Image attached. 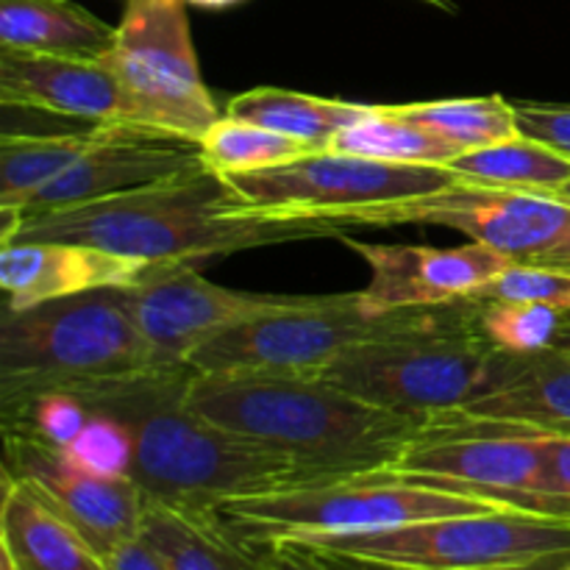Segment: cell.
Segmentation results:
<instances>
[{
	"label": "cell",
	"instance_id": "cell-18",
	"mask_svg": "<svg viewBox=\"0 0 570 570\" xmlns=\"http://www.w3.org/2000/svg\"><path fill=\"white\" fill-rule=\"evenodd\" d=\"M148 262L76 243H3L0 289L6 312H22L48 301L92 293L104 287H131L148 271Z\"/></svg>",
	"mask_w": 570,
	"mask_h": 570
},
{
	"label": "cell",
	"instance_id": "cell-8",
	"mask_svg": "<svg viewBox=\"0 0 570 570\" xmlns=\"http://www.w3.org/2000/svg\"><path fill=\"white\" fill-rule=\"evenodd\" d=\"M415 309L367 315L360 293L298 295V301L250 317L206 340L187 365L195 373H276L321 376L337 356L406 326Z\"/></svg>",
	"mask_w": 570,
	"mask_h": 570
},
{
	"label": "cell",
	"instance_id": "cell-10",
	"mask_svg": "<svg viewBox=\"0 0 570 570\" xmlns=\"http://www.w3.org/2000/svg\"><path fill=\"white\" fill-rule=\"evenodd\" d=\"M245 209L328 217L348 232L367 209L426 198L456 181L449 167L395 165L340 150H312L284 165L223 176Z\"/></svg>",
	"mask_w": 570,
	"mask_h": 570
},
{
	"label": "cell",
	"instance_id": "cell-23",
	"mask_svg": "<svg viewBox=\"0 0 570 570\" xmlns=\"http://www.w3.org/2000/svg\"><path fill=\"white\" fill-rule=\"evenodd\" d=\"M371 109L373 106L365 104L317 98V95L289 92V89L278 87H259L234 95L226 106V115L256 122V126H265L271 131L287 134V137L304 139V142L315 145L317 150H326L334 134L371 115Z\"/></svg>",
	"mask_w": 570,
	"mask_h": 570
},
{
	"label": "cell",
	"instance_id": "cell-2",
	"mask_svg": "<svg viewBox=\"0 0 570 570\" xmlns=\"http://www.w3.org/2000/svg\"><path fill=\"white\" fill-rule=\"evenodd\" d=\"M0 215V243H76L148 265H195L237 250L348 234L328 217L245 209L226 178L212 167L65 209Z\"/></svg>",
	"mask_w": 570,
	"mask_h": 570
},
{
	"label": "cell",
	"instance_id": "cell-28",
	"mask_svg": "<svg viewBox=\"0 0 570 570\" xmlns=\"http://www.w3.org/2000/svg\"><path fill=\"white\" fill-rule=\"evenodd\" d=\"M315 145L304 139L287 137V134L271 131L256 122L239 120V117L223 115L209 131L200 137V154L204 161L220 176H234V173L262 170V167L284 165L289 159L312 154Z\"/></svg>",
	"mask_w": 570,
	"mask_h": 570
},
{
	"label": "cell",
	"instance_id": "cell-19",
	"mask_svg": "<svg viewBox=\"0 0 570 570\" xmlns=\"http://www.w3.org/2000/svg\"><path fill=\"white\" fill-rule=\"evenodd\" d=\"M0 549L14 557L20 570H109L87 543L37 490L3 471L0 501Z\"/></svg>",
	"mask_w": 570,
	"mask_h": 570
},
{
	"label": "cell",
	"instance_id": "cell-13",
	"mask_svg": "<svg viewBox=\"0 0 570 570\" xmlns=\"http://www.w3.org/2000/svg\"><path fill=\"white\" fill-rule=\"evenodd\" d=\"M295 301L298 295L220 287L184 262L150 265L137 284L126 287L128 312L159 365H187L189 356L215 334Z\"/></svg>",
	"mask_w": 570,
	"mask_h": 570
},
{
	"label": "cell",
	"instance_id": "cell-36",
	"mask_svg": "<svg viewBox=\"0 0 570 570\" xmlns=\"http://www.w3.org/2000/svg\"><path fill=\"white\" fill-rule=\"evenodd\" d=\"M312 551H317V549H312ZM317 554H321L334 570H423V568H410V566H395V562L367 560V557L334 554V551H317Z\"/></svg>",
	"mask_w": 570,
	"mask_h": 570
},
{
	"label": "cell",
	"instance_id": "cell-14",
	"mask_svg": "<svg viewBox=\"0 0 570 570\" xmlns=\"http://www.w3.org/2000/svg\"><path fill=\"white\" fill-rule=\"evenodd\" d=\"M3 471L37 490L100 557L115 554L128 540L139 538L148 495L131 476L87 471L61 449L31 434L3 432Z\"/></svg>",
	"mask_w": 570,
	"mask_h": 570
},
{
	"label": "cell",
	"instance_id": "cell-6",
	"mask_svg": "<svg viewBox=\"0 0 570 570\" xmlns=\"http://www.w3.org/2000/svg\"><path fill=\"white\" fill-rule=\"evenodd\" d=\"M493 510L504 507L410 482L390 471H371L228 501L217 515L245 543L271 546L382 532L406 523Z\"/></svg>",
	"mask_w": 570,
	"mask_h": 570
},
{
	"label": "cell",
	"instance_id": "cell-27",
	"mask_svg": "<svg viewBox=\"0 0 570 570\" xmlns=\"http://www.w3.org/2000/svg\"><path fill=\"white\" fill-rule=\"evenodd\" d=\"M395 115L429 128L443 137L445 142L465 150L488 148V145L507 142L521 137L518 126V109L501 95H484V98H454V100H429V104H404L393 106Z\"/></svg>",
	"mask_w": 570,
	"mask_h": 570
},
{
	"label": "cell",
	"instance_id": "cell-1",
	"mask_svg": "<svg viewBox=\"0 0 570 570\" xmlns=\"http://www.w3.org/2000/svg\"><path fill=\"white\" fill-rule=\"evenodd\" d=\"M189 365H165L134 376L65 384L89 412H100L131 434L128 476L148 501L181 510L217 512L223 504L328 476L293 456L226 432L187 404Z\"/></svg>",
	"mask_w": 570,
	"mask_h": 570
},
{
	"label": "cell",
	"instance_id": "cell-11",
	"mask_svg": "<svg viewBox=\"0 0 570 570\" xmlns=\"http://www.w3.org/2000/svg\"><path fill=\"white\" fill-rule=\"evenodd\" d=\"M298 546L423 570H484L570 551V521L518 510L451 515L382 532L309 538Z\"/></svg>",
	"mask_w": 570,
	"mask_h": 570
},
{
	"label": "cell",
	"instance_id": "cell-5",
	"mask_svg": "<svg viewBox=\"0 0 570 570\" xmlns=\"http://www.w3.org/2000/svg\"><path fill=\"white\" fill-rule=\"evenodd\" d=\"M165 367L134 323L126 287H104L6 312L0 326V399L134 376Z\"/></svg>",
	"mask_w": 570,
	"mask_h": 570
},
{
	"label": "cell",
	"instance_id": "cell-17",
	"mask_svg": "<svg viewBox=\"0 0 570 570\" xmlns=\"http://www.w3.org/2000/svg\"><path fill=\"white\" fill-rule=\"evenodd\" d=\"M0 104L89 122H131L120 83L100 59L0 48Z\"/></svg>",
	"mask_w": 570,
	"mask_h": 570
},
{
	"label": "cell",
	"instance_id": "cell-24",
	"mask_svg": "<svg viewBox=\"0 0 570 570\" xmlns=\"http://www.w3.org/2000/svg\"><path fill=\"white\" fill-rule=\"evenodd\" d=\"M106 122L67 134H14L0 137V212H22L28 200L81 159L100 137Z\"/></svg>",
	"mask_w": 570,
	"mask_h": 570
},
{
	"label": "cell",
	"instance_id": "cell-15",
	"mask_svg": "<svg viewBox=\"0 0 570 570\" xmlns=\"http://www.w3.org/2000/svg\"><path fill=\"white\" fill-rule=\"evenodd\" d=\"M337 239L371 267V282L360 289L362 309L367 315L471 298L512 265L507 256L482 243L432 248V245L365 243L348 234Z\"/></svg>",
	"mask_w": 570,
	"mask_h": 570
},
{
	"label": "cell",
	"instance_id": "cell-29",
	"mask_svg": "<svg viewBox=\"0 0 570 570\" xmlns=\"http://www.w3.org/2000/svg\"><path fill=\"white\" fill-rule=\"evenodd\" d=\"M479 301V298H476ZM566 312L540 304L479 301V326L484 337L510 354H534L551 348Z\"/></svg>",
	"mask_w": 570,
	"mask_h": 570
},
{
	"label": "cell",
	"instance_id": "cell-39",
	"mask_svg": "<svg viewBox=\"0 0 570 570\" xmlns=\"http://www.w3.org/2000/svg\"><path fill=\"white\" fill-rule=\"evenodd\" d=\"M184 3L193 6H204V9H226V6L243 3V0H184Z\"/></svg>",
	"mask_w": 570,
	"mask_h": 570
},
{
	"label": "cell",
	"instance_id": "cell-40",
	"mask_svg": "<svg viewBox=\"0 0 570 570\" xmlns=\"http://www.w3.org/2000/svg\"><path fill=\"white\" fill-rule=\"evenodd\" d=\"M0 570H20V568H17L14 557H11L9 551H3V549H0Z\"/></svg>",
	"mask_w": 570,
	"mask_h": 570
},
{
	"label": "cell",
	"instance_id": "cell-20",
	"mask_svg": "<svg viewBox=\"0 0 570 570\" xmlns=\"http://www.w3.org/2000/svg\"><path fill=\"white\" fill-rule=\"evenodd\" d=\"M465 412L570 438V354L560 348L512 354L499 387Z\"/></svg>",
	"mask_w": 570,
	"mask_h": 570
},
{
	"label": "cell",
	"instance_id": "cell-26",
	"mask_svg": "<svg viewBox=\"0 0 570 570\" xmlns=\"http://www.w3.org/2000/svg\"><path fill=\"white\" fill-rule=\"evenodd\" d=\"M326 150L365 156V159L395 161V165L449 167L462 154L456 145L429 128L395 115L393 106H373L371 115L337 131Z\"/></svg>",
	"mask_w": 570,
	"mask_h": 570
},
{
	"label": "cell",
	"instance_id": "cell-32",
	"mask_svg": "<svg viewBox=\"0 0 570 570\" xmlns=\"http://www.w3.org/2000/svg\"><path fill=\"white\" fill-rule=\"evenodd\" d=\"M515 109L523 137L538 139L570 156V106L521 104Z\"/></svg>",
	"mask_w": 570,
	"mask_h": 570
},
{
	"label": "cell",
	"instance_id": "cell-41",
	"mask_svg": "<svg viewBox=\"0 0 570 570\" xmlns=\"http://www.w3.org/2000/svg\"><path fill=\"white\" fill-rule=\"evenodd\" d=\"M549 195H554V198H560V200H566V204H570V178L566 184H562L560 189H557V193H549Z\"/></svg>",
	"mask_w": 570,
	"mask_h": 570
},
{
	"label": "cell",
	"instance_id": "cell-31",
	"mask_svg": "<svg viewBox=\"0 0 570 570\" xmlns=\"http://www.w3.org/2000/svg\"><path fill=\"white\" fill-rule=\"evenodd\" d=\"M61 451L76 465L100 473V476H128V471H131V434H128V429L120 421L100 415V412H92L87 426Z\"/></svg>",
	"mask_w": 570,
	"mask_h": 570
},
{
	"label": "cell",
	"instance_id": "cell-16",
	"mask_svg": "<svg viewBox=\"0 0 570 570\" xmlns=\"http://www.w3.org/2000/svg\"><path fill=\"white\" fill-rule=\"evenodd\" d=\"M200 167H209L200 154V142L131 122H106L104 137L53 181L45 184L20 215L89 204Z\"/></svg>",
	"mask_w": 570,
	"mask_h": 570
},
{
	"label": "cell",
	"instance_id": "cell-4",
	"mask_svg": "<svg viewBox=\"0 0 570 570\" xmlns=\"http://www.w3.org/2000/svg\"><path fill=\"white\" fill-rule=\"evenodd\" d=\"M512 354L484 337L479 301L421 306L406 326L354 345L321 373L356 399L434 421L499 387Z\"/></svg>",
	"mask_w": 570,
	"mask_h": 570
},
{
	"label": "cell",
	"instance_id": "cell-30",
	"mask_svg": "<svg viewBox=\"0 0 570 570\" xmlns=\"http://www.w3.org/2000/svg\"><path fill=\"white\" fill-rule=\"evenodd\" d=\"M471 298L510 301V304H540L551 309L570 312V271L551 267L510 265L493 282L484 284Z\"/></svg>",
	"mask_w": 570,
	"mask_h": 570
},
{
	"label": "cell",
	"instance_id": "cell-37",
	"mask_svg": "<svg viewBox=\"0 0 570 570\" xmlns=\"http://www.w3.org/2000/svg\"><path fill=\"white\" fill-rule=\"evenodd\" d=\"M484 570H570V551H560V554L534 557V560L515 562V566L484 568Z\"/></svg>",
	"mask_w": 570,
	"mask_h": 570
},
{
	"label": "cell",
	"instance_id": "cell-33",
	"mask_svg": "<svg viewBox=\"0 0 570 570\" xmlns=\"http://www.w3.org/2000/svg\"><path fill=\"white\" fill-rule=\"evenodd\" d=\"M265 570H334L317 551L298 543L259 546Z\"/></svg>",
	"mask_w": 570,
	"mask_h": 570
},
{
	"label": "cell",
	"instance_id": "cell-22",
	"mask_svg": "<svg viewBox=\"0 0 570 570\" xmlns=\"http://www.w3.org/2000/svg\"><path fill=\"white\" fill-rule=\"evenodd\" d=\"M115 26L72 0H0V48L100 59Z\"/></svg>",
	"mask_w": 570,
	"mask_h": 570
},
{
	"label": "cell",
	"instance_id": "cell-3",
	"mask_svg": "<svg viewBox=\"0 0 570 570\" xmlns=\"http://www.w3.org/2000/svg\"><path fill=\"white\" fill-rule=\"evenodd\" d=\"M187 404L328 479L384 471L429 423L367 404L323 376L193 371Z\"/></svg>",
	"mask_w": 570,
	"mask_h": 570
},
{
	"label": "cell",
	"instance_id": "cell-25",
	"mask_svg": "<svg viewBox=\"0 0 570 570\" xmlns=\"http://www.w3.org/2000/svg\"><path fill=\"white\" fill-rule=\"evenodd\" d=\"M460 181L479 187L523 189V193H557L570 178V156L532 137L465 150L449 165Z\"/></svg>",
	"mask_w": 570,
	"mask_h": 570
},
{
	"label": "cell",
	"instance_id": "cell-35",
	"mask_svg": "<svg viewBox=\"0 0 570 570\" xmlns=\"http://www.w3.org/2000/svg\"><path fill=\"white\" fill-rule=\"evenodd\" d=\"M106 562H109V570H167L165 560L142 538L128 540L115 554L106 557Z\"/></svg>",
	"mask_w": 570,
	"mask_h": 570
},
{
	"label": "cell",
	"instance_id": "cell-12",
	"mask_svg": "<svg viewBox=\"0 0 570 570\" xmlns=\"http://www.w3.org/2000/svg\"><path fill=\"white\" fill-rule=\"evenodd\" d=\"M443 226L499 250L512 265L570 271V204L549 193L479 187L456 178L426 198L367 209L365 226Z\"/></svg>",
	"mask_w": 570,
	"mask_h": 570
},
{
	"label": "cell",
	"instance_id": "cell-7",
	"mask_svg": "<svg viewBox=\"0 0 570 570\" xmlns=\"http://www.w3.org/2000/svg\"><path fill=\"white\" fill-rule=\"evenodd\" d=\"M546 438L523 423L454 412L429 421L384 471L504 510L570 521V499L546 484Z\"/></svg>",
	"mask_w": 570,
	"mask_h": 570
},
{
	"label": "cell",
	"instance_id": "cell-21",
	"mask_svg": "<svg viewBox=\"0 0 570 570\" xmlns=\"http://www.w3.org/2000/svg\"><path fill=\"white\" fill-rule=\"evenodd\" d=\"M139 538L165 560L167 570H265L259 546L245 543L217 512L148 501Z\"/></svg>",
	"mask_w": 570,
	"mask_h": 570
},
{
	"label": "cell",
	"instance_id": "cell-9",
	"mask_svg": "<svg viewBox=\"0 0 570 570\" xmlns=\"http://www.w3.org/2000/svg\"><path fill=\"white\" fill-rule=\"evenodd\" d=\"M100 61L120 83L134 126L200 142L223 117L200 76L184 0H128Z\"/></svg>",
	"mask_w": 570,
	"mask_h": 570
},
{
	"label": "cell",
	"instance_id": "cell-38",
	"mask_svg": "<svg viewBox=\"0 0 570 570\" xmlns=\"http://www.w3.org/2000/svg\"><path fill=\"white\" fill-rule=\"evenodd\" d=\"M551 348H560L566 351V354H570V312H566V317H562V326L560 332H557V340Z\"/></svg>",
	"mask_w": 570,
	"mask_h": 570
},
{
	"label": "cell",
	"instance_id": "cell-34",
	"mask_svg": "<svg viewBox=\"0 0 570 570\" xmlns=\"http://www.w3.org/2000/svg\"><path fill=\"white\" fill-rule=\"evenodd\" d=\"M546 484L560 499H570V438H546Z\"/></svg>",
	"mask_w": 570,
	"mask_h": 570
}]
</instances>
